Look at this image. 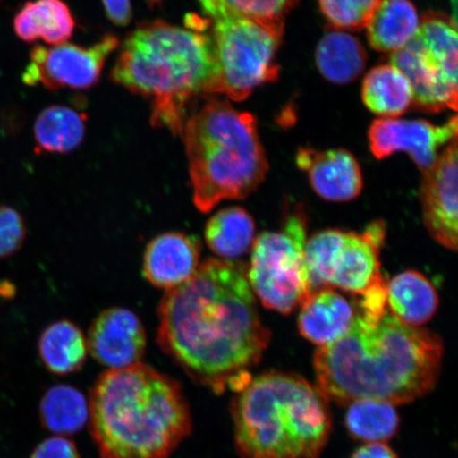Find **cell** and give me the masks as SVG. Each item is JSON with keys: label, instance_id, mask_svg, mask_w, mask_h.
<instances>
[{"label": "cell", "instance_id": "obj_1", "mask_svg": "<svg viewBox=\"0 0 458 458\" xmlns=\"http://www.w3.org/2000/svg\"><path fill=\"white\" fill-rule=\"evenodd\" d=\"M242 263L210 258L165 292L157 344L194 383L221 394L250 377L271 339Z\"/></svg>", "mask_w": 458, "mask_h": 458}, {"label": "cell", "instance_id": "obj_2", "mask_svg": "<svg viewBox=\"0 0 458 458\" xmlns=\"http://www.w3.org/2000/svg\"><path fill=\"white\" fill-rule=\"evenodd\" d=\"M443 359V341L433 332L400 322L388 310L381 318L357 312L347 335L315 353L314 369L326 399L403 404L432 391Z\"/></svg>", "mask_w": 458, "mask_h": 458}, {"label": "cell", "instance_id": "obj_3", "mask_svg": "<svg viewBox=\"0 0 458 458\" xmlns=\"http://www.w3.org/2000/svg\"><path fill=\"white\" fill-rule=\"evenodd\" d=\"M89 406L101 458H167L192 431L180 383L140 362L102 374Z\"/></svg>", "mask_w": 458, "mask_h": 458}, {"label": "cell", "instance_id": "obj_4", "mask_svg": "<svg viewBox=\"0 0 458 458\" xmlns=\"http://www.w3.org/2000/svg\"><path fill=\"white\" fill-rule=\"evenodd\" d=\"M192 26L143 22L131 32L111 77L114 83L152 98V124L182 134L188 102L221 93V70L208 20Z\"/></svg>", "mask_w": 458, "mask_h": 458}, {"label": "cell", "instance_id": "obj_5", "mask_svg": "<svg viewBox=\"0 0 458 458\" xmlns=\"http://www.w3.org/2000/svg\"><path fill=\"white\" fill-rule=\"evenodd\" d=\"M231 413L242 458H318L330 437L327 399L286 372L250 379L238 389Z\"/></svg>", "mask_w": 458, "mask_h": 458}, {"label": "cell", "instance_id": "obj_6", "mask_svg": "<svg viewBox=\"0 0 458 458\" xmlns=\"http://www.w3.org/2000/svg\"><path fill=\"white\" fill-rule=\"evenodd\" d=\"M182 136L200 213L223 200L243 199L265 181L268 164L256 119L231 103H208L186 120Z\"/></svg>", "mask_w": 458, "mask_h": 458}, {"label": "cell", "instance_id": "obj_7", "mask_svg": "<svg viewBox=\"0 0 458 458\" xmlns=\"http://www.w3.org/2000/svg\"><path fill=\"white\" fill-rule=\"evenodd\" d=\"M198 2L209 19L221 70V94L243 101L258 86L277 79L284 24L251 20L221 0Z\"/></svg>", "mask_w": 458, "mask_h": 458}, {"label": "cell", "instance_id": "obj_8", "mask_svg": "<svg viewBox=\"0 0 458 458\" xmlns=\"http://www.w3.org/2000/svg\"><path fill=\"white\" fill-rule=\"evenodd\" d=\"M456 21L440 13L422 17L420 31L389 56L413 89V106L426 113L457 110Z\"/></svg>", "mask_w": 458, "mask_h": 458}, {"label": "cell", "instance_id": "obj_9", "mask_svg": "<svg viewBox=\"0 0 458 458\" xmlns=\"http://www.w3.org/2000/svg\"><path fill=\"white\" fill-rule=\"evenodd\" d=\"M307 221L302 213L288 216L283 229L258 237L246 270L249 283L262 305L290 314L310 293L305 259Z\"/></svg>", "mask_w": 458, "mask_h": 458}, {"label": "cell", "instance_id": "obj_10", "mask_svg": "<svg viewBox=\"0 0 458 458\" xmlns=\"http://www.w3.org/2000/svg\"><path fill=\"white\" fill-rule=\"evenodd\" d=\"M386 223H370L362 233L326 229L307 240L305 259L310 292L337 288L362 295L383 282L380 251Z\"/></svg>", "mask_w": 458, "mask_h": 458}, {"label": "cell", "instance_id": "obj_11", "mask_svg": "<svg viewBox=\"0 0 458 458\" xmlns=\"http://www.w3.org/2000/svg\"><path fill=\"white\" fill-rule=\"evenodd\" d=\"M117 46L118 38L111 34L90 47L68 43L51 48L37 46L22 80L27 85L42 84L50 90L89 89L98 82L107 56Z\"/></svg>", "mask_w": 458, "mask_h": 458}, {"label": "cell", "instance_id": "obj_12", "mask_svg": "<svg viewBox=\"0 0 458 458\" xmlns=\"http://www.w3.org/2000/svg\"><path fill=\"white\" fill-rule=\"evenodd\" d=\"M457 127L456 116L444 125L426 120L377 119L369 131L370 151L377 159L398 152L409 154L425 174L437 162L439 148L456 139Z\"/></svg>", "mask_w": 458, "mask_h": 458}, {"label": "cell", "instance_id": "obj_13", "mask_svg": "<svg viewBox=\"0 0 458 458\" xmlns=\"http://www.w3.org/2000/svg\"><path fill=\"white\" fill-rule=\"evenodd\" d=\"M457 137L425 172L421 202L425 225L439 244L457 250Z\"/></svg>", "mask_w": 458, "mask_h": 458}, {"label": "cell", "instance_id": "obj_14", "mask_svg": "<svg viewBox=\"0 0 458 458\" xmlns=\"http://www.w3.org/2000/svg\"><path fill=\"white\" fill-rule=\"evenodd\" d=\"M88 347L93 358L112 369L140 363L146 352L147 335L141 320L124 308H110L94 319Z\"/></svg>", "mask_w": 458, "mask_h": 458}, {"label": "cell", "instance_id": "obj_15", "mask_svg": "<svg viewBox=\"0 0 458 458\" xmlns=\"http://www.w3.org/2000/svg\"><path fill=\"white\" fill-rule=\"evenodd\" d=\"M296 164L307 172L313 191L328 202H349L362 191V171L351 152L300 148Z\"/></svg>", "mask_w": 458, "mask_h": 458}, {"label": "cell", "instance_id": "obj_16", "mask_svg": "<svg viewBox=\"0 0 458 458\" xmlns=\"http://www.w3.org/2000/svg\"><path fill=\"white\" fill-rule=\"evenodd\" d=\"M200 244L184 233L159 234L148 244L143 276L156 288L170 290L187 282L198 270Z\"/></svg>", "mask_w": 458, "mask_h": 458}, {"label": "cell", "instance_id": "obj_17", "mask_svg": "<svg viewBox=\"0 0 458 458\" xmlns=\"http://www.w3.org/2000/svg\"><path fill=\"white\" fill-rule=\"evenodd\" d=\"M301 306V335L320 347L341 340L351 330L357 317L354 302H349L331 288L310 292Z\"/></svg>", "mask_w": 458, "mask_h": 458}, {"label": "cell", "instance_id": "obj_18", "mask_svg": "<svg viewBox=\"0 0 458 458\" xmlns=\"http://www.w3.org/2000/svg\"><path fill=\"white\" fill-rule=\"evenodd\" d=\"M420 21L410 0H380L365 28L372 48L394 54L413 41Z\"/></svg>", "mask_w": 458, "mask_h": 458}, {"label": "cell", "instance_id": "obj_19", "mask_svg": "<svg viewBox=\"0 0 458 458\" xmlns=\"http://www.w3.org/2000/svg\"><path fill=\"white\" fill-rule=\"evenodd\" d=\"M438 295L429 280L420 272L405 271L386 284V305L394 318L420 327L434 317Z\"/></svg>", "mask_w": 458, "mask_h": 458}, {"label": "cell", "instance_id": "obj_20", "mask_svg": "<svg viewBox=\"0 0 458 458\" xmlns=\"http://www.w3.org/2000/svg\"><path fill=\"white\" fill-rule=\"evenodd\" d=\"M13 25L22 41L33 43L43 39L54 46L66 43L76 26L70 8L62 0L28 2L16 14Z\"/></svg>", "mask_w": 458, "mask_h": 458}, {"label": "cell", "instance_id": "obj_21", "mask_svg": "<svg viewBox=\"0 0 458 458\" xmlns=\"http://www.w3.org/2000/svg\"><path fill=\"white\" fill-rule=\"evenodd\" d=\"M362 98L369 110L383 118H396L413 106L414 93L398 68L383 64L366 74Z\"/></svg>", "mask_w": 458, "mask_h": 458}, {"label": "cell", "instance_id": "obj_22", "mask_svg": "<svg viewBox=\"0 0 458 458\" xmlns=\"http://www.w3.org/2000/svg\"><path fill=\"white\" fill-rule=\"evenodd\" d=\"M315 61L325 79L344 85L354 81L363 72L368 54L357 38L337 29L320 39Z\"/></svg>", "mask_w": 458, "mask_h": 458}, {"label": "cell", "instance_id": "obj_23", "mask_svg": "<svg viewBox=\"0 0 458 458\" xmlns=\"http://www.w3.org/2000/svg\"><path fill=\"white\" fill-rule=\"evenodd\" d=\"M38 352L50 372L59 376L71 375L82 369L88 358V341L77 325L63 319L43 331Z\"/></svg>", "mask_w": 458, "mask_h": 458}, {"label": "cell", "instance_id": "obj_24", "mask_svg": "<svg viewBox=\"0 0 458 458\" xmlns=\"http://www.w3.org/2000/svg\"><path fill=\"white\" fill-rule=\"evenodd\" d=\"M205 240L208 248L223 260L237 259L254 244L253 217L238 206L222 209L206 225Z\"/></svg>", "mask_w": 458, "mask_h": 458}, {"label": "cell", "instance_id": "obj_25", "mask_svg": "<svg viewBox=\"0 0 458 458\" xmlns=\"http://www.w3.org/2000/svg\"><path fill=\"white\" fill-rule=\"evenodd\" d=\"M85 131L84 114L63 106L45 108L34 123L37 151L71 153L81 146Z\"/></svg>", "mask_w": 458, "mask_h": 458}, {"label": "cell", "instance_id": "obj_26", "mask_svg": "<svg viewBox=\"0 0 458 458\" xmlns=\"http://www.w3.org/2000/svg\"><path fill=\"white\" fill-rule=\"evenodd\" d=\"M39 415L43 426L50 432L60 437L76 434L89 422V400L77 388L55 386L44 394Z\"/></svg>", "mask_w": 458, "mask_h": 458}, {"label": "cell", "instance_id": "obj_27", "mask_svg": "<svg viewBox=\"0 0 458 458\" xmlns=\"http://www.w3.org/2000/svg\"><path fill=\"white\" fill-rule=\"evenodd\" d=\"M399 423L400 418L394 404L380 400L352 401L345 416L349 435L368 444L391 439L396 435Z\"/></svg>", "mask_w": 458, "mask_h": 458}, {"label": "cell", "instance_id": "obj_28", "mask_svg": "<svg viewBox=\"0 0 458 458\" xmlns=\"http://www.w3.org/2000/svg\"><path fill=\"white\" fill-rule=\"evenodd\" d=\"M380 0H318L320 10L335 29L360 30L368 25Z\"/></svg>", "mask_w": 458, "mask_h": 458}, {"label": "cell", "instance_id": "obj_29", "mask_svg": "<svg viewBox=\"0 0 458 458\" xmlns=\"http://www.w3.org/2000/svg\"><path fill=\"white\" fill-rule=\"evenodd\" d=\"M236 13L267 24H284L299 0H221Z\"/></svg>", "mask_w": 458, "mask_h": 458}, {"label": "cell", "instance_id": "obj_30", "mask_svg": "<svg viewBox=\"0 0 458 458\" xmlns=\"http://www.w3.org/2000/svg\"><path fill=\"white\" fill-rule=\"evenodd\" d=\"M27 229L19 211L0 205V259L13 256L26 240Z\"/></svg>", "mask_w": 458, "mask_h": 458}, {"label": "cell", "instance_id": "obj_31", "mask_svg": "<svg viewBox=\"0 0 458 458\" xmlns=\"http://www.w3.org/2000/svg\"><path fill=\"white\" fill-rule=\"evenodd\" d=\"M30 458H81V456L72 440L64 437H55L39 444Z\"/></svg>", "mask_w": 458, "mask_h": 458}, {"label": "cell", "instance_id": "obj_32", "mask_svg": "<svg viewBox=\"0 0 458 458\" xmlns=\"http://www.w3.org/2000/svg\"><path fill=\"white\" fill-rule=\"evenodd\" d=\"M108 19L118 26H127L131 20V0H102Z\"/></svg>", "mask_w": 458, "mask_h": 458}, {"label": "cell", "instance_id": "obj_33", "mask_svg": "<svg viewBox=\"0 0 458 458\" xmlns=\"http://www.w3.org/2000/svg\"><path fill=\"white\" fill-rule=\"evenodd\" d=\"M351 458H398L391 446L383 443H369L354 451Z\"/></svg>", "mask_w": 458, "mask_h": 458}, {"label": "cell", "instance_id": "obj_34", "mask_svg": "<svg viewBox=\"0 0 458 458\" xmlns=\"http://www.w3.org/2000/svg\"><path fill=\"white\" fill-rule=\"evenodd\" d=\"M151 2L154 4V3H158L159 0H151Z\"/></svg>", "mask_w": 458, "mask_h": 458}, {"label": "cell", "instance_id": "obj_35", "mask_svg": "<svg viewBox=\"0 0 458 458\" xmlns=\"http://www.w3.org/2000/svg\"><path fill=\"white\" fill-rule=\"evenodd\" d=\"M0 2H2V0H0Z\"/></svg>", "mask_w": 458, "mask_h": 458}]
</instances>
